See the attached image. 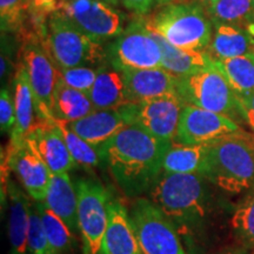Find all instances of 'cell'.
I'll use <instances>...</instances> for the list:
<instances>
[{"instance_id": "1", "label": "cell", "mask_w": 254, "mask_h": 254, "mask_svg": "<svg viewBox=\"0 0 254 254\" xmlns=\"http://www.w3.org/2000/svg\"><path fill=\"white\" fill-rule=\"evenodd\" d=\"M172 142L154 138L136 125L124 128L98 147L124 194L138 198L148 192L163 171V159Z\"/></svg>"}, {"instance_id": "2", "label": "cell", "mask_w": 254, "mask_h": 254, "mask_svg": "<svg viewBox=\"0 0 254 254\" xmlns=\"http://www.w3.org/2000/svg\"><path fill=\"white\" fill-rule=\"evenodd\" d=\"M207 145L205 178L227 193L254 190V135L240 131Z\"/></svg>"}, {"instance_id": "3", "label": "cell", "mask_w": 254, "mask_h": 254, "mask_svg": "<svg viewBox=\"0 0 254 254\" xmlns=\"http://www.w3.org/2000/svg\"><path fill=\"white\" fill-rule=\"evenodd\" d=\"M145 23L171 45L192 51H206L214 30L207 9L195 1L161 6Z\"/></svg>"}, {"instance_id": "4", "label": "cell", "mask_w": 254, "mask_h": 254, "mask_svg": "<svg viewBox=\"0 0 254 254\" xmlns=\"http://www.w3.org/2000/svg\"><path fill=\"white\" fill-rule=\"evenodd\" d=\"M205 180L198 174L161 171L148 190L150 200L176 226H193L206 213Z\"/></svg>"}, {"instance_id": "5", "label": "cell", "mask_w": 254, "mask_h": 254, "mask_svg": "<svg viewBox=\"0 0 254 254\" xmlns=\"http://www.w3.org/2000/svg\"><path fill=\"white\" fill-rule=\"evenodd\" d=\"M45 47L57 68L104 67L107 51L103 44L97 43L79 31L58 11L47 19Z\"/></svg>"}, {"instance_id": "6", "label": "cell", "mask_w": 254, "mask_h": 254, "mask_svg": "<svg viewBox=\"0 0 254 254\" xmlns=\"http://www.w3.org/2000/svg\"><path fill=\"white\" fill-rule=\"evenodd\" d=\"M177 94L186 105L224 114L233 120L241 118L239 97L215 62L207 68L178 78Z\"/></svg>"}, {"instance_id": "7", "label": "cell", "mask_w": 254, "mask_h": 254, "mask_svg": "<svg viewBox=\"0 0 254 254\" xmlns=\"http://www.w3.org/2000/svg\"><path fill=\"white\" fill-rule=\"evenodd\" d=\"M129 217L142 254H186L174 222L150 199H136Z\"/></svg>"}, {"instance_id": "8", "label": "cell", "mask_w": 254, "mask_h": 254, "mask_svg": "<svg viewBox=\"0 0 254 254\" xmlns=\"http://www.w3.org/2000/svg\"><path fill=\"white\" fill-rule=\"evenodd\" d=\"M78 226L84 254H100L109 224L110 194L98 180L81 178L75 182Z\"/></svg>"}, {"instance_id": "9", "label": "cell", "mask_w": 254, "mask_h": 254, "mask_svg": "<svg viewBox=\"0 0 254 254\" xmlns=\"http://www.w3.org/2000/svg\"><path fill=\"white\" fill-rule=\"evenodd\" d=\"M106 51L111 67L117 71L161 68L163 52L145 19L132 21Z\"/></svg>"}, {"instance_id": "10", "label": "cell", "mask_w": 254, "mask_h": 254, "mask_svg": "<svg viewBox=\"0 0 254 254\" xmlns=\"http://www.w3.org/2000/svg\"><path fill=\"white\" fill-rule=\"evenodd\" d=\"M57 11L100 44L116 39L125 30L122 12L99 0H64Z\"/></svg>"}, {"instance_id": "11", "label": "cell", "mask_w": 254, "mask_h": 254, "mask_svg": "<svg viewBox=\"0 0 254 254\" xmlns=\"http://www.w3.org/2000/svg\"><path fill=\"white\" fill-rule=\"evenodd\" d=\"M20 60L26 66L32 91L36 100L38 123L51 122L53 118V92L58 69L40 41H27L21 49Z\"/></svg>"}, {"instance_id": "12", "label": "cell", "mask_w": 254, "mask_h": 254, "mask_svg": "<svg viewBox=\"0 0 254 254\" xmlns=\"http://www.w3.org/2000/svg\"><path fill=\"white\" fill-rule=\"evenodd\" d=\"M240 131H243L241 127L230 117L185 104L173 142L183 145H206Z\"/></svg>"}, {"instance_id": "13", "label": "cell", "mask_w": 254, "mask_h": 254, "mask_svg": "<svg viewBox=\"0 0 254 254\" xmlns=\"http://www.w3.org/2000/svg\"><path fill=\"white\" fill-rule=\"evenodd\" d=\"M4 159L27 195L33 201H45L52 173L26 139L15 145L8 144Z\"/></svg>"}, {"instance_id": "14", "label": "cell", "mask_w": 254, "mask_h": 254, "mask_svg": "<svg viewBox=\"0 0 254 254\" xmlns=\"http://www.w3.org/2000/svg\"><path fill=\"white\" fill-rule=\"evenodd\" d=\"M184 105L177 93L142 101L138 104L134 125L159 140L173 142Z\"/></svg>"}, {"instance_id": "15", "label": "cell", "mask_w": 254, "mask_h": 254, "mask_svg": "<svg viewBox=\"0 0 254 254\" xmlns=\"http://www.w3.org/2000/svg\"><path fill=\"white\" fill-rule=\"evenodd\" d=\"M138 104H126L107 110H95L68 126L91 145L99 147L126 127L134 125Z\"/></svg>"}, {"instance_id": "16", "label": "cell", "mask_w": 254, "mask_h": 254, "mask_svg": "<svg viewBox=\"0 0 254 254\" xmlns=\"http://www.w3.org/2000/svg\"><path fill=\"white\" fill-rule=\"evenodd\" d=\"M25 139L43 159L52 174L68 173L77 166L56 120L37 123Z\"/></svg>"}, {"instance_id": "17", "label": "cell", "mask_w": 254, "mask_h": 254, "mask_svg": "<svg viewBox=\"0 0 254 254\" xmlns=\"http://www.w3.org/2000/svg\"><path fill=\"white\" fill-rule=\"evenodd\" d=\"M120 72L129 104H140L152 98L177 93L178 78L164 68L125 69Z\"/></svg>"}, {"instance_id": "18", "label": "cell", "mask_w": 254, "mask_h": 254, "mask_svg": "<svg viewBox=\"0 0 254 254\" xmlns=\"http://www.w3.org/2000/svg\"><path fill=\"white\" fill-rule=\"evenodd\" d=\"M100 254H142L131 217L119 200H111Z\"/></svg>"}, {"instance_id": "19", "label": "cell", "mask_w": 254, "mask_h": 254, "mask_svg": "<svg viewBox=\"0 0 254 254\" xmlns=\"http://www.w3.org/2000/svg\"><path fill=\"white\" fill-rule=\"evenodd\" d=\"M13 92L15 107V125L9 135V145H15L24 141L27 133L36 125V100L32 91L27 68L21 62L15 67L13 74Z\"/></svg>"}, {"instance_id": "20", "label": "cell", "mask_w": 254, "mask_h": 254, "mask_svg": "<svg viewBox=\"0 0 254 254\" xmlns=\"http://www.w3.org/2000/svg\"><path fill=\"white\" fill-rule=\"evenodd\" d=\"M9 241L8 254H28L27 238L30 227L31 198L23 192L17 184L9 180L7 187Z\"/></svg>"}, {"instance_id": "21", "label": "cell", "mask_w": 254, "mask_h": 254, "mask_svg": "<svg viewBox=\"0 0 254 254\" xmlns=\"http://www.w3.org/2000/svg\"><path fill=\"white\" fill-rule=\"evenodd\" d=\"M44 202L67 225L73 233L79 234L77 190L68 173L52 174Z\"/></svg>"}, {"instance_id": "22", "label": "cell", "mask_w": 254, "mask_h": 254, "mask_svg": "<svg viewBox=\"0 0 254 254\" xmlns=\"http://www.w3.org/2000/svg\"><path fill=\"white\" fill-rule=\"evenodd\" d=\"M213 36L206 52L214 60L254 53V37L250 31L233 25L213 24Z\"/></svg>"}, {"instance_id": "23", "label": "cell", "mask_w": 254, "mask_h": 254, "mask_svg": "<svg viewBox=\"0 0 254 254\" xmlns=\"http://www.w3.org/2000/svg\"><path fill=\"white\" fill-rule=\"evenodd\" d=\"M155 40L158 41L163 52V63L161 68L166 69L174 77L182 78L207 68L214 64L215 60L208 55L206 51L184 50L171 45L168 41L159 36L155 32L151 31Z\"/></svg>"}, {"instance_id": "24", "label": "cell", "mask_w": 254, "mask_h": 254, "mask_svg": "<svg viewBox=\"0 0 254 254\" xmlns=\"http://www.w3.org/2000/svg\"><path fill=\"white\" fill-rule=\"evenodd\" d=\"M94 107L90 97L84 92L68 86L58 73L53 92V118L60 122L72 123L85 118L93 112Z\"/></svg>"}, {"instance_id": "25", "label": "cell", "mask_w": 254, "mask_h": 254, "mask_svg": "<svg viewBox=\"0 0 254 254\" xmlns=\"http://www.w3.org/2000/svg\"><path fill=\"white\" fill-rule=\"evenodd\" d=\"M207 145H183L172 142L163 159V171L170 173L198 174L205 178Z\"/></svg>"}, {"instance_id": "26", "label": "cell", "mask_w": 254, "mask_h": 254, "mask_svg": "<svg viewBox=\"0 0 254 254\" xmlns=\"http://www.w3.org/2000/svg\"><path fill=\"white\" fill-rule=\"evenodd\" d=\"M94 110H107L129 104L126 98L123 74L117 69L104 66L98 69L97 79L88 93Z\"/></svg>"}, {"instance_id": "27", "label": "cell", "mask_w": 254, "mask_h": 254, "mask_svg": "<svg viewBox=\"0 0 254 254\" xmlns=\"http://www.w3.org/2000/svg\"><path fill=\"white\" fill-rule=\"evenodd\" d=\"M212 23L228 24L250 31L254 37V1L253 0H218L207 6Z\"/></svg>"}, {"instance_id": "28", "label": "cell", "mask_w": 254, "mask_h": 254, "mask_svg": "<svg viewBox=\"0 0 254 254\" xmlns=\"http://www.w3.org/2000/svg\"><path fill=\"white\" fill-rule=\"evenodd\" d=\"M34 202L40 213L52 254H73V251L77 247L75 234L45 202Z\"/></svg>"}, {"instance_id": "29", "label": "cell", "mask_w": 254, "mask_h": 254, "mask_svg": "<svg viewBox=\"0 0 254 254\" xmlns=\"http://www.w3.org/2000/svg\"><path fill=\"white\" fill-rule=\"evenodd\" d=\"M228 84L238 95L254 92V53L236 57V58L215 60Z\"/></svg>"}, {"instance_id": "30", "label": "cell", "mask_w": 254, "mask_h": 254, "mask_svg": "<svg viewBox=\"0 0 254 254\" xmlns=\"http://www.w3.org/2000/svg\"><path fill=\"white\" fill-rule=\"evenodd\" d=\"M56 122L58 123L60 129H62L66 146H67L72 158L74 159L77 166L85 168L86 171H93L95 167L103 164L98 147L91 145L80 135H78L68 126V123L60 122V120H56Z\"/></svg>"}, {"instance_id": "31", "label": "cell", "mask_w": 254, "mask_h": 254, "mask_svg": "<svg viewBox=\"0 0 254 254\" xmlns=\"http://www.w3.org/2000/svg\"><path fill=\"white\" fill-rule=\"evenodd\" d=\"M232 228L245 246L254 249V190L233 213Z\"/></svg>"}, {"instance_id": "32", "label": "cell", "mask_w": 254, "mask_h": 254, "mask_svg": "<svg viewBox=\"0 0 254 254\" xmlns=\"http://www.w3.org/2000/svg\"><path fill=\"white\" fill-rule=\"evenodd\" d=\"M28 6V0H0L1 33H14L21 30Z\"/></svg>"}, {"instance_id": "33", "label": "cell", "mask_w": 254, "mask_h": 254, "mask_svg": "<svg viewBox=\"0 0 254 254\" xmlns=\"http://www.w3.org/2000/svg\"><path fill=\"white\" fill-rule=\"evenodd\" d=\"M28 254H52L36 202L30 206V227L27 238Z\"/></svg>"}, {"instance_id": "34", "label": "cell", "mask_w": 254, "mask_h": 254, "mask_svg": "<svg viewBox=\"0 0 254 254\" xmlns=\"http://www.w3.org/2000/svg\"><path fill=\"white\" fill-rule=\"evenodd\" d=\"M59 75L68 86L84 92L88 95L97 79L98 69L92 67H72L57 68Z\"/></svg>"}, {"instance_id": "35", "label": "cell", "mask_w": 254, "mask_h": 254, "mask_svg": "<svg viewBox=\"0 0 254 254\" xmlns=\"http://www.w3.org/2000/svg\"><path fill=\"white\" fill-rule=\"evenodd\" d=\"M15 125L14 99L7 87L2 86L0 93V128L2 134H11Z\"/></svg>"}, {"instance_id": "36", "label": "cell", "mask_w": 254, "mask_h": 254, "mask_svg": "<svg viewBox=\"0 0 254 254\" xmlns=\"http://www.w3.org/2000/svg\"><path fill=\"white\" fill-rule=\"evenodd\" d=\"M1 72H0V77H1V81H4V78L8 77L12 74L14 69V64L12 60V56H13V50H12V45L9 43L8 37L5 36V33H1Z\"/></svg>"}, {"instance_id": "37", "label": "cell", "mask_w": 254, "mask_h": 254, "mask_svg": "<svg viewBox=\"0 0 254 254\" xmlns=\"http://www.w3.org/2000/svg\"><path fill=\"white\" fill-rule=\"evenodd\" d=\"M160 1L161 0H122L125 8L139 17L151 13Z\"/></svg>"}, {"instance_id": "38", "label": "cell", "mask_w": 254, "mask_h": 254, "mask_svg": "<svg viewBox=\"0 0 254 254\" xmlns=\"http://www.w3.org/2000/svg\"><path fill=\"white\" fill-rule=\"evenodd\" d=\"M240 104L241 118L249 124L254 132V92L250 94L238 95Z\"/></svg>"}, {"instance_id": "39", "label": "cell", "mask_w": 254, "mask_h": 254, "mask_svg": "<svg viewBox=\"0 0 254 254\" xmlns=\"http://www.w3.org/2000/svg\"><path fill=\"white\" fill-rule=\"evenodd\" d=\"M63 1L64 0H28L32 7L39 9L41 12H45L47 14L56 12Z\"/></svg>"}, {"instance_id": "40", "label": "cell", "mask_w": 254, "mask_h": 254, "mask_svg": "<svg viewBox=\"0 0 254 254\" xmlns=\"http://www.w3.org/2000/svg\"><path fill=\"white\" fill-rule=\"evenodd\" d=\"M215 254H250L249 251L244 247H233V249H226L222 250L220 252L215 253Z\"/></svg>"}, {"instance_id": "41", "label": "cell", "mask_w": 254, "mask_h": 254, "mask_svg": "<svg viewBox=\"0 0 254 254\" xmlns=\"http://www.w3.org/2000/svg\"><path fill=\"white\" fill-rule=\"evenodd\" d=\"M99 1L106 2V4H109L111 6H114V7H118L119 4H120L119 0H99Z\"/></svg>"}, {"instance_id": "42", "label": "cell", "mask_w": 254, "mask_h": 254, "mask_svg": "<svg viewBox=\"0 0 254 254\" xmlns=\"http://www.w3.org/2000/svg\"><path fill=\"white\" fill-rule=\"evenodd\" d=\"M201 1H202V2H205V4L208 6V5H212V4H214V2H217L218 0H201Z\"/></svg>"}, {"instance_id": "43", "label": "cell", "mask_w": 254, "mask_h": 254, "mask_svg": "<svg viewBox=\"0 0 254 254\" xmlns=\"http://www.w3.org/2000/svg\"><path fill=\"white\" fill-rule=\"evenodd\" d=\"M253 1H254V0H253Z\"/></svg>"}]
</instances>
